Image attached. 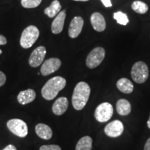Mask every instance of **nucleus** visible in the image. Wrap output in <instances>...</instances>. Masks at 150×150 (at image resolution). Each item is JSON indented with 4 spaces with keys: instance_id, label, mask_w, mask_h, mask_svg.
Segmentation results:
<instances>
[{
    "instance_id": "obj_1",
    "label": "nucleus",
    "mask_w": 150,
    "mask_h": 150,
    "mask_svg": "<svg viewBox=\"0 0 150 150\" xmlns=\"http://www.w3.org/2000/svg\"><path fill=\"white\" fill-rule=\"evenodd\" d=\"M91 95V88L88 84L81 81L75 86L72 97V103L74 109L81 110L85 107Z\"/></svg>"
},
{
    "instance_id": "obj_2",
    "label": "nucleus",
    "mask_w": 150,
    "mask_h": 150,
    "mask_svg": "<svg viewBox=\"0 0 150 150\" xmlns=\"http://www.w3.org/2000/svg\"><path fill=\"white\" fill-rule=\"evenodd\" d=\"M66 86V80L62 76H54L47 81L42 87L41 94L46 100H52Z\"/></svg>"
},
{
    "instance_id": "obj_3",
    "label": "nucleus",
    "mask_w": 150,
    "mask_h": 150,
    "mask_svg": "<svg viewBox=\"0 0 150 150\" xmlns=\"http://www.w3.org/2000/svg\"><path fill=\"white\" fill-rule=\"evenodd\" d=\"M40 35V31L35 26H29L24 30L20 38V45L24 49L30 48L35 42Z\"/></svg>"
},
{
    "instance_id": "obj_4",
    "label": "nucleus",
    "mask_w": 150,
    "mask_h": 150,
    "mask_svg": "<svg viewBox=\"0 0 150 150\" xmlns=\"http://www.w3.org/2000/svg\"><path fill=\"white\" fill-rule=\"evenodd\" d=\"M131 77L137 83H143L149 77V69L147 64L142 61H138L132 66Z\"/></svg>"
},
{
    "instance_id": "obj_5",
    "label": "nucleus",
    "mask_w": 150,
    "mask_h": 150,
    "mask_svg": "<svg viewBox=\"0 0 150 150\" xmlns=\"http://www.w3.org/2000/svg\"><path fill=\"white\" fill-rule=\"evenodd\" d=\"M106 52L104 49L100 47L94 48L86 58V65L90 69H93L99 66L104 61Z\"/></svg>"
},
{
    "instance_id": "obj_6",
    "label": "nucleus",
    "mask_w": 150,
    "mask_h": 150,
    "mask_svg": "<svg viewBox=\"0 0 150 150\" xmlns=\"http://www.w3.org/2000/svg\"><path fill=\"white\" fill-rule=\"evenodd\" d=\"M7 127L16 136L24 138L28 134V127L25 122L20 119H11L7 122Z\"/></svg>"
},
{
    "instance_id": "obj_7",
    "label": "nucleus",
    "mask_w": 150,
    "mask_h": 150,
    "mask_svg": "<svg viewBox=\"0 0 150 150\" xmlns=\"http://www.w3.org/2000/svg\"><path fill=\"white\" fill-rule=\"evenodd\" d=\"M113 114V108L108 102L99 105L95 111V117L99 122H106L109 120Z\"/></svg>"
},
{
    "instance_id": "obj_8",
    "label": "nucleus",
    "mask_w": 150,
    "mask_h": 150,
    "mask_svg": "<svg viewBox=\"0 0 150 150\" xmlns=\"http://www.w3.org/2000/svg\"><path fill=\"white\" fill-rule=\"evenodd\" d=\"M61 65V60L58 58H51L42 63L40 73L43 76H47L57 71Z\"/></svg>"
},
{
    "instance_id": "obj_9",
    "label": "nucleus",
    "mask_w": 150,
    "mask_h": 150,
    "mask_svg": "<svg viewBox=\"0 0 150 150\" xmlns=\"http://www.w3.org/2000/svg\"><path fill=\"white\" fill-rule=\"evenodd\" d=\"M46 55V49L45 47L40 46L33 50L29 59L30 66L37 67L42 64Z\"/></svg>"
},
{
    "instance_id": "obj_10",
    "label": "nucleus",
    "mask_w": 150,
    "mask_h": 150,
    "mask_svg": "<svg viewBox=\"0 0 150 150\" xmlns=\"http://www.w3.org/2000/svg\"><path fill=\"white\" fill-rule=\"evenodd\" d=\"M124 131V125L120 120H114L108 123L104 128L106 135L111 138H117L121 136Z\"/></svg>"
},
{
    "instance_id": "obj_11",
    "label": "nucleus",
    "mask_w": 150,
    "mask_h": 150,
    "mask_svg": "<svg viewBox=\"0 0 150 150\" xmlns=\"http://www.w3.org/2000/svg\"><path fill=\"white\" fill-rule=\"evenodd\" d=\"M84 21L83 18L80 16L74 17L70 22L69 27L68 34L71 38H76L81 32Z\"/></svg>"
},
{
    "instance_id": "obj_12",
    "label": "nucleus",
    "mask_w": 150,
    "mask_h": 150,
    "mask_svg": "<svg viewBox=\"0 0 150 150\" xmlns=\"http://www.w3.org/2000/svg\"><path fill=\"white\" fill-rule=\"evenodd\" d=\"M65 18H66V12L64 10L61 11L54 18L51 27L52 31L54 34H59L63 31Z\"/></svg>"
},
{
    "instance_id": "obj_13",
    "label": "nucleus",
    "mask_w": 150,
    "mask_h": 150,
    "mask_svg": "<svg viewBox=\"0 0 150 150\" xmlns=\"http://www.w3.org/2000/svg\"><path fill=\"white\" fill-rule=\"evenodd\" d=\"M91 22L93 28L96 31H104L106 27V23L104 16L99 13H94L91 17Z\"/></svg>"
},
{
    "instance_id": "obj_14",
    "label": "nucleus",
    "mask_w": 150,
    "mask_h": 150,
    "mask_svg": "<svg viewBox=\"0 0 150 150\" xmlns=\"http://www.w3.org/2000/svg\"><path fill=\"white\" fill-rule=\"evenodd\" d=\"M69 102L66 97H59L54 103L52 106V111L56 115H61L66 111Z\"/></svg>"
},
{
    "instance_id": "obj_15",
    "label": "nucleus",
    "mask_w": 150,
    "mask_h": 150,
    "mask_svg": "<svg viewBox=\"0 0 150 150\" xmlns=\"http://www.w3.org/2000/svg\"><path fill=\"white\" fill-rule=\"evenodd\" d=\"M36 96L35 92L33 89H27L21 91L18 96V101L20 104L25 105L32 102Z\"/></svg>"
},
{
    "instance_id": "obj_16",
    "label": "nucleus",
    "mask_w": 150,
    "mask_h": 150,
    "mask_svg": "<svg viewBox=\"0 0 150 150\" xmlns=\"http://www.w3.org/2000/svg\"><path fill=\"white\" fill-rule=\"evenodd\" d=\"M35 133L40 138L44 140H50L52 137V130L48 125L43 123H39L35 126Z\"/></svg>"
},
{
    "instance_id": "obj_17",
    "label": "nucleus",
    "mask_w": 150,
    "mask_h": 150,
    "mask_svg": "<svg viewBox=\"0 0 150 150\" xmlns=\"http://www.w3.org/2000/svg\"><path fill=\"white\" fill-rule=\"evenodd\" d=\"M116 109L119 115L125 116L131 112V106L130 102L125 99H120L116 103Z\"/></svg>"
},
{
    "instance_id": "obj_18",
    "label": "nucleus",
    "mask_w": 150,
    "mask_h": 150,
    "mask_svg": "<svg viewBox=\"0 0 150 150\" xmlns=\"http://www.w3.org/2000/svg\"><path fill=\"white\" fill-rule=\"evenodd\" d=\"M116 86L120 91L125 94L131 93L134 91V85L132 82L127 78H122L118 80Z\"/></svg>"
},
{
    "instance_id": "obj_19",
    "label": "nucleus",
    "mask_w": 150,
    "mask_h": 150,
    "mask_svg": "<svg viewBox=\"0 0 150 150\" xmlns=\"http://www.w3.org/2000/svg\"><path fill=\"white\" fill-rule=\"evenodd\" d=\"M61 5L59 1L58 0H54L51 4L50 6L45 9L44 13L47 15L49 18H52L57 16L58 14L61 12Z\"/></svg>"
},
{
    "instance_id": "obj_20",
    "label": "nucleus",
    "mask_w": 150,
    "mask_h": 150,
    "mask_svg": "<svg viewBox=\"0 0 150 150\" xmlns=\"http://www.w3.org/2000/svg\"><path fill=\"white\" fill-rule=\"evenodd\" d=\"M93 147V139L88 136L82 137L79 140L75 150H91Z\"/></svg>"
},
{
    "instance_id": "obj_21",
    "label": "nucleus",
    "mask_w": 150,
    "mask_h": 150,
    "mask_svg": "<svg viewBox=\"0 0 150 150\" xmlns=\"http://www.w3.org/2000/svg\"><path fill=\"white\" fill-rule=\"evenodd\" d=\"M131 8L135 12L139 14H145L148 11V6L141 1H135L131 5Z\"/></svg>"
},
{
    "instance_id": "obj_22",
    "label": "nucleus",
    "mask_w": 150,
    "mask_h": 150,
    "mask_svg": "<svg viewBox=\"0 0 150 150\" xmlns=\"http://www.w3.org/2000/svg\"><path fill=\"white\" fill-rule=\"evenodd\" d=\"M113 18L117 21L118 24H121V25H127V23L129 22L128 16L126 13L121 12V11H118L113 14Z\"/></svg>"
},
{
    "instance_id": "obj_23",
    "label": "nucleus",
    "mask_w": 150,
    "mask_h": 150,
    "mask_svg": "<svg viewBox=\"0 0 150 150\" xmlns=\"http://www.w3.org/2000/svg\"><path fill=\"white\" fill-rule=\"evenodd\" d=\"M42 0H21L22 6L26 8H36L40 4Z\"/></svg>"
},
{
    "instance_id": "obj_24",
    "label": "nucleus",
    "mask_w": 150,
    "mask_h": 150,
    "mask_svg": "<svg viewBox=\"0 0 150 150\" xmlns=\"http://www.w3.org/2000/svg\"><path fill=\"white\" fill-rule=\"evenodd\" d=\"M40 150H61V148L56 145H42L40 147Z\"/></svg>"
},
{
    "instance_id": "obj_25",
    "label": "nucleus",
    "mask_w": 150,
    "mask_h": 150,
    "mask_svg": "<svg viewBox=\"0 0 150 150\" xmlns=\"http://www.w3.org/2000/svg\"><path fill=\"white\" fill-rule=\"evenodd\" d=\"M6 81V76L5 74L1 71H0V87L4 85Z\"/></svg>"
},
{
    "instance_id": "obj_26",
    "label": "nucleus",
    "mask_w": 150,
    "mask_h": 150,
    "mask_svg": "<svg viewBox=\"0 0 150 150\" xmlns=\"http://www.w3.org/2000/svg\"><path fill=\"white\" fill-rule=\"evenodd\" d=\"M102 2L103 3L106 7H111L112 6V4L110 0H101Z\"/></svg>"
},
{
    "instance_id": "obj_27",
    "label": "nucleus",
    "mask_w": 150,
    "mask_h": 150,
    "mask_svg": "<svg viewBox=\"0 0 150 150\" xmlns=\"http://www.w3.org/2000/svg\"><path fill=\"white\" fill-rule=\"evenodd\" d=\"M7 43L6 38L2 35H0V45H4Z\"/></svg>"
},
{
    "instance_id": "obj_28",
    "label": "nucleus",
    "mask_w": 150,
    "mask_h": 150,
    "mask_svg": "<svg viewBox=\"0 0 150 150\" xmlns=\"http://www.w3.org/2000/svg\"><path fill=\"white\" fill-rule=\"evenodd\" d=\"M2 150H17V149L14 145H8V146H6V147L4 149H3Z\"/></svg>"
},
{
    "instance_id": "obj_29",
    "label": "nucleus",
    "mask_w": 150,
    "mask_h": 150,
    "mask_svg": "<svg viewBox=\"0 0 150 150\" xmlns=\"http://www.w3.org/2000/svg\"><path fill=\"white\" fill-rule=\"evenodd\" d=\"M144 150H150V138L146 142L145 147H144Z\"/></svg>"
},
{
    "instance_id": "obj_30",
    "label": "nucleus",
    "mask_w": 150,
    "mask_h": 150,
    "mask_svg": "<svg viewBox=\"0 0 150 150\" xmlns=\"http://www.w3.org/2000/svg\"><path fill=\"white\" fill-rule=\"evenodd\" d=\"M147 127H148V128L150 129V116H149V120H148V121H147Z\"/></svg>"
},
{
    "instance_id": "obj_31",
    "label": "nucleus",
    "mask_w": 150,
    "mask_h": 150,
    "mask_svg": "<svg viewBox=\"0 0 150 150\" xmlns=\"http://www.w3.org/2000/svg\"><path fill=\"white\" fill-rule=\"evenodd\" d=\"M74 1H89V0H74Z\"/></svg>"
},
{
    "instance_id": "obj_32",
    "label": "nucleus",
    "mask_w": 150,
    "mask_h": 150,
    "mask_svg": "<svg viewBox=\"0 0 150 150\" xmlns=\"http://www.w3.org/2000/svg\"><path fill=\"white\" fill-rule=\"evenodd\" d=\"M1 53H2V52H1V50H0V54H1Z\"/></svg>"
}]
</instances>
